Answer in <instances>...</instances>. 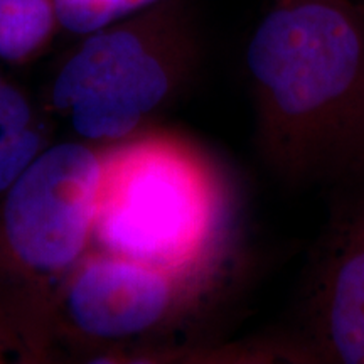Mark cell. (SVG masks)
Here are the masks:
<instances>
[{
  "mask_svg": "<svg viewBox=\"0 0 364 364\" xmlns=\"http://www.w3.org/2000/svg\"><path fill=\"white\" fill-rule=\"evenodd\" d=\"M338 198L312 253L297 338L299 364H364V171Z\"/></svg>",
  "mask_w": 364,
  "mask_h": 364,
  "instance_id": "6",
  "label": "cell"
},
{
  "mask_svg": "<svg viewBox=\"0 0 364 364\" xmlns=\"http://www.w3.org/2000/svg\"><path fill=\"white\" fill-rule=\"evenodd\" d=\"M226 273H182L91 248L49 299L59 331L86 344L157 338L189 317Z\"/></svg>",
  "mask_w": 364,
  "mask_h": 364,
  "instance_id": "5",
  "label": "cell"
},
{
  "mask_svg": "<svg viewBox=\"0 0 364 364\" xmlns=\"http://www.w3.org/2000/svg\"><path fill=\"white\" fill-rule=\"evenodd\" d=\"M162 0H53L59 31L86 36Z\"/></svg>",
  "mask_w": 364,
  "mask_h": 364,
  "instance_id": "9",
  "label": "cell"
},
{
  "mask_svg": "<svg viewBox=\"0 0 364 364\" xmlns=\"http://www.w3.org/2000/svg\"><path fill=\"white\" fill-rule=\"evenodd\" d=\"M93 248L182 273H226L235 199L211 157L174 135L103 147Z\"/></svg>",
  "mask_w": 364,
  "mask_h": 364,
  "instance_id": "2",
  "label": "cell"
},
{
  "mask_svg": "<svg viewBox=\"0 0 364 364\" xmlns=\"http://www.w3.org/2000/svg\"><path fill=\"white\" fill-rule=\"evenodd\" d=\"M262 161L294 186L364 171V4L270 0L245 54Z\"/></svg>",
  "mask_w": 364,
  "mask_h": 364,
  "instance_id": "1",
  "label": "cell"
},
{
  "mask_svg": "<svg viewBox=\"0 0 364 364\" xmlns=\"http://www.w3.org/2000/svg\"><path fill=\"white\" fill-rule=\"evenodd\" d=\"M48 145L33 103L0 63V194Z\"/></svg>",
  "mask_w": 364,
  "mask_h": 364,
  "instance_id": "7",
  "label": "cell"
},
{
  "mask_svg": "<svg viewBox=\"0 0 364 364\" xmlns=\"http://www.w3.org/2000/svg\"><path fill=\"white\" fill-rule=\"evenodd\" d=\"M59 31L53 0H0V63L22 66Z\"/></svg>",
  "mask_w": 364,
  "mask_h": 364,
  "instance_id": "8",
  "label": "cell"
},
{
  "mask_svg": "<svg viewBox=\"0 0 364 364\" xmlns=\"http://www.w3.org/2000/svg\"><path fill=\"white\" fill-rule=\"evenodd\" d=\"M103 147L46 145L0 194V272L43 307L93 248L103 188Z\"/></svg>",
  "mask_w": 364,
  "mask_h": 364,
  "instance_id": "4",
  "label": "cell"
},
{
  "mask_svg": "<svg viewBox=\"0 0 364 364\" xmlns=\"http://www.w3.org/2000/svg\"><path fill=\"white\" fill-rule=\"evenodd\" d=\"M199 54L184 0H162L81 36L56 70L49 105L78 140L97 147L127 142L184 91Z\"/></svg>",
  "mask_w": 364,
  "mask_h": 364,
  "instance_id": "3",
  "label": "cell"
},
{
  "mask_svg": "<svg viewBox=\"0 0 364 364\" xmlns=\"http://www.w3.org/2000/svg\"><path fill=\"white\" fill-rule=\"evenodd\" d=\"M359 2H363V4H364V0H359Z\"/></svg>",
  "mask_w": 364,
  "mask_h": 364,
  "instance_id": "10",
  "label": "cell"
}]
</instances>
